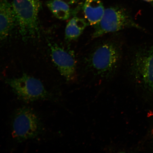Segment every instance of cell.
Here are the masks:
<instances>
[{
  "label": "cell",
  "mask_w": 153,
  "mask_h": 153,
  "mask_svg": "<svg viewBox=\"0 0 153 153\" xmlns=\"http://www.w3.org/2000/svg\"><path fill=\"white\" fill-rule=\"evenodd\" d=\"M123 43L119 37H111L95 43L83 57V69L94 77L111 79L121 66Z\"/></svg>",
  "instance_id": "1"
},
{
  "label": "cell",
  "mask_w": 153,
  "mask_h": 153,
  "mask_svg": "<svg viewBox=\"0 0 153 153\" xmlns=\"http://www.w3.org/2000/svg\"><path fill=\"white\" fill-rule=\"evenodd\" d=\"M130 54L129 75L136 85L150 96L153 94V44L139 45Z\"/></svg>",
  "instance_id": "2"
},
{
  "label": "cell",
  "mask_w": 153,
  "mask_h": 153,
  "mask_svg": "<svg viewBox=\"0 0 153 153\" xmlns=\"http://www.w3.org/2000/svg\"><path fill=\"white\" fill-rule=\"evenodd\" d=\"M92 38L101 37L128 28L145 30L135 21L127 9L120 6L111 7L105 9L104 15L98 23L94 26Z\"/></svg>",
  "instance_id": "3"
},
{
  "label": "cell",
  "mask_w": 153,
  "mask_h": 153,
  "mask_svg": "<svg viewBox=\"0 0 153 153\" xmlns=\"http://www.w3.org/2000/svg\"><path fill=\"white\" fill-rule=\"evenodd\" d=\"M11 5L23 38L28 39L38 35V14L42 8L40 0H12Z\"/></svg>",
  "instance_id": "4"
},
{
  "label": "cell",
  "mask_w": 153,
  "mask_h": 153,
  "mask_svg": "<svg viewBox=\"0 0 153 153\" xmlns=\"http://www.w3.org/2000/svg\"><path fill=\"white\" fill-rule=\"evenodd\" d=\"M12 136L18 142L35 138L43 131L39 116L32 108H19L15 112L12 121Z\"/></svg>",
  "instance_id": "5"
},
{
  "label": "cell",
  "mask_w": 153,
  "mask_h": 153,
  "mask_svg": "<svg viewBox=\"0 0 153 153\" xmlns=\"http://www.w3.org/2000/svg\"><path fill=\"white\" fill-rule=\"evenodd\" d=\"M5 83L19 99L26 102L51 99L50 93L39 79L24 74L20 77L7 78Z\"/></svg>",
  "instance_id": "6"
},
{
  "label": "cell",
  "mask_w": 153,
  "mask_h": 153,
  "mask_svg": "<svg viewBox=\"0 0 153 153\" xmlns=\"http://www.w3.org/2000/svg\"><path fill=\"white\" fill-rule=\"evenodd\" d=\"M49 46L51 59L59 73L67 81H75L77 62L74 51L55 43Z\"/></svg>",
  "instance_id": "7"
},
{
  "label": "cell",
  "mask_w": 153,
  "mask_h": 153,
  "mask_svg": "<svg viewBox=\"0 0 153 153\" xmlns=\"http://www.w3.org/2000/svg\"><path fill=\"white\" fill-rule=\"evenodd\" d=\"M15 24L11 3L9 0H0V42L8 37Z\"/></svg>",
  "instance_id": "8"
},
{
  "label": "cell",
  "mask_w": 153,
  "mask_h": 153,
  "mask_svg": "<svg viewBox=\"0 0 153 153\" xmlns=\"http://www.w3.org/2000/svg\"><path fill=\"white\" fill-rule=\"evenodd\" d=\"M81 8L84 18L91 26L98 23L104 14L105 9L100 0H83Z\"/></svg>",
  "instance_id": "9"
},
{
  "label": "cell",
  "mask_w": 153,
  "mask_h": 153,
  "mask_svg": "<svg viewBox=\"0 0 153 153\" xmlns=\"http://www.w3.org/2000/svg\"><path fill=\"white\" fill-rule=\"evenodd\" d=\"M89 24L85 19L74 16L69 21L65 30V38L67 42L75 41L81 35Z\"/></svg>",
  "instance_id": "10"
},
{
  "label": "cell",
  "mask_w": 153,
  "mask_h": 153,
  "mask_svg": "<svg viewBox=\"0 0 153 153\" xmlns=\"http://www.w3.org/2000/svg\"><path fill=\"white\" fill-rule=\"evenodd\" d=\"M46 5L54 16L60 20H68L71 16L69 4L61 0H49Z\"/></svg>",
  "instance_id": "11"
},
{
  "label": "cell",
  "mask_w": 153,
  "mask_h": 153,
  "mask_svg": "<svg viewBox=\"0 0 153 153\" xmlns=\"http://www.w3.org/2000/svg\"><path fill=\"white\" fill-rule=\"evenodd\" d=\"M69 5H72L77 2L78 0H61Z\"/></svg>",
  "instance_id": "12"
},
{
  "label": "cell",
  "mask_w": 153,
  "mask_h": 153,
  "mask_svg": "<svg viewBox=\"0 0 153 153\" xmlns=\"http://www.w3.org/2000/svg\"><path fill=\"white\" fill-rule=\"evenodd\" d=\"M145 1L148 2H152L153 1V0H143Z\"/></svg>",
  "instance_id": "13"
},
{
  "label": "cell",
  "mask_w": 153,
  "mask_h": 153,
  "mask_svg": "<svg viewBox=\"0 0 153 153\" xmlns=\"http://www.w3.org/2000/svg\"><path fill=\"white\" fill-rule=\"evenodd\" d=\"M152 5L153 6V1L152 2Z\"/></svg>",
  "instance_id": "14"
}]
</instances>
